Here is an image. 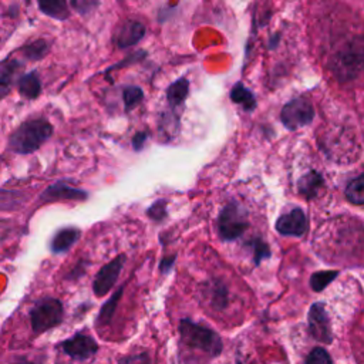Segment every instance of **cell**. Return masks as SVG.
I'll return each instance as SVG.
<instances>
[{
    "label": "cell",
    "instance_id": "cell-20",
    "mask_svg": "<svg viewBox=\"0 0 364 364\" xmlns=\"http://www.w3.org/2000/svg\"><path fill=\"white\" fill-rule=\"evenodd\" d=\"M122 290H124V286H121V287L111 296V299L101 307L100 314H98V317H97V323H98L100 326H107V324L111 323L112 316H114V311H115V307H117V304H118V300H119V297L122 296Z\"/></svg>",
    "mask_w": 364,
    "mask_h": 364
},
{
    "label": "cell",
    "instance_id": "cell-8",
    "mask_svg": "<svg viewBox=\"0 0 364 364\" xmlns=\"http://www.w3.org/2000/svg\"><path fill=\"white\" fill-rule=\"evenodd\" d=\"M307 320H309V333L314 340L326 344L331 343L333 334H331L330 320L323 303L311 304Z\"/></svg>",
    "mask_w": 364,
    "mask_h": 364
},
{
    "label": "cell",
    "instance_id": "cell-28",
    "mask_svg": "<svg viewBox=\"0 0 364 364\" xmlns=\"http://www.w3.org/2000/svg\"><path fill=\"white\" fill-rule=\"evenodd\" d=\"M148 216L156 222H161L162 219L166 218V200L165 199H158L155 200L146 210Z\"/></svg>",
    "mask_w": 364,
    "mask_h": 364
},
{
    "label": "cell",
    "instance_id": "cell-26",
    "mask_svg": "<svg viewBox=\"0 0 364 364\" xmlns=\"http://www.w3.org/2000/svg\"><path fill=\"white\" fill-rule=\"evenodd\" d=\"M304 364H333V361L330 354L323 347H316L309 353Z\"/></svg>",
    "mask_w": 364,
    "mask_h": 364
},
{
    "label": "cell",
    "instance_id": "cell-32",
    "mask_svg": "<svg viewBox=\"0 0 364 364\" xmlns=\"http://www.w3.org/2000/svg\"><path fill=\"white\" fill-rule=\"evenodd\" d=\"M18 364H27V363H18Z\"/></svg>",
    "mask_w": 364,
    "mask_h": 364
},
{
    "label": "cell",
    "instance_id": "cell-12",
    "mask_svg": "<svg viewBox=\"0 0 364 364\" xmlns=\"http://www.w3.org/2000/svg\"><path fill=\"white\" fill-rule=\"evenodd\" d=\"M144 36H145V26L139 21L128 20L118 28L115 36V44L119 48H127L129 46L139 43Z\"/></svg>",
    "mask_w": 364,
    "mask_h": 364
},
{
    "label": "cell",
    "instance_id": "cell-10",
    "mask_svg": "<svg viewBox=\"0 0 364 364\" xmlns=\"http://www.w3.org/2000/svg\"><path fill=\"white\" fill-rule=\"evenodd\" d=\"M276 230L284 236H303L309 228L307 218L300 208H294L279 216L274 225Z\"/></svg>",
    "mask_w": 364,
    "mask_h": 364
},
{
    "label": "cell",
    "instance_id": "cell-23",
    "mask_svg": "<svg viewBox=\"0 0 364 364\" xmlns=\"http://www.w3.org/2000/svg\"><path fill=\"white\" fill-rule=\"evenodd\" d=\"M247 245L253 249V260H255V264H259L262 260L269 259L270 255H272L269 245H267L262 237H259V236L250 239Z\"/></svg>",
    "mask_w": 364,
    "mask_h": 364
},
{
    "label": "cell",
    "instance_id": "cell-24",
    "mask_svg": "<svg viewBox=\"0 0 364 364\" xmlns=\"http://www.w3.org/2000/svg\"><path fill=\"white\" fill-rule=\"evenodd\" d=\"M142 98H144V92L136 85H128L122 91V100H124V105H125L127 111L136 107L142 101Z\"/></svg>",
    "mask_w": 364,
    "mask_h": 364
},
{
    "label": "cell",
    "instance_id": "cell-18",
    "mask_svg": "<svg viewBox=\"0 0 364 364\" xmlns=\"http://www.w3.org/2000/svg\"><path fill=\"white\" fill-rule=\"evenodd\" d=\"M18 91L23 97L33 100L37 98L41 91V84L38 80V75L36 73H28L23 75L18 81Z\"/></svg>",
    "mask_w": 364,
    "mask_h": 364
},
{
    "label": "cell",
    "instance_id": "cell-5",
    "mask_svg": "<svg viewBox=\"0 0 364 364\" xmlns=\"http://www.w3.org/2000/svg\"><path fill=\"white\" fill-rule=\"evenodd\" d=\"M64 310L58 299L46 297L34 303L30 310V324L36 334L47 331L63 321Z\"/></svg>",
    "mask_w": 364,
    "mask_h": 364
},
{
    "label": "cell",
    "instance_id": "cell-1",
    "mask_svg": "<svg viewBox=\"0 0 364 364\" xmlns=\"http://www.w3.org/2000/svg\"><path fill=\"white\" fill-rule=\"evenodd\" d=\"M330 70L338 81H351L364 70V34L354 36L336 51Z\"/></svg>",
    "mask_w": 364,
    "mask_h": 364
},
{
    "label": "cell",
    "instance_id": "cell-21",
    "mask_svg": "<svg viewBox=\"0 0 364 364\" xmlns=\"http://www.w3.org/2000/svg\"><path fill=\"white\" fill-rule=\"evenodd\" d=\"M346 196L354 205H364V173L350 181L346 188Z\"/></svg>",
    "mask_w": 364,
    "mask_h": 364
},
{
    "label": "cell",
    "instance_id": "cell-3",
    "mask_svg": "<svg viewBox=\"0 0 364 364\" xmlns=\"http://www.w3.org/2000/svg\"><path fill=\"white\" fill-rule=\"evenodd\" d=\"M179 334L183 344L202 350L210 357H218L222 353L223 343L220 336L206 326L183 318L179 321Z\"/></svg>",
    "mask_w": 364,
    "mask_h": 364
},
{
    "label": "cell",
    "instance_id": "cell-11",
    "mask_svg": "<svg viewBox=\"0 0 364 364\" xmlns=\"http://www.w3.org/2000/svg\"><path fill=\"white\" fill-rule=\"evenodd\" d=\"M87 198H88V193L85 191L73 188V186H70L64 181H60V182H55V183L50 185L40 195V199L46 200V202L61 200V199H67V200H85Z\"/></svg>",
    "mask_w": 364,
    "mask_h": 364
},
{
    "label": "cell",
    "instance_id": "cell-17",
    "mask_svg": "<svg viewBox=\"0 0 364 364\" xmlns=\"http://www.w3.org/2000/svg\"><path fill=\"white\" fill-rule=\"evenodd\" d=\"M189 91V82L186 78H178L175 82H172L166 90V100L172 107L181 105L185 98L188 97Z\"/></svg>",
    "mask_w": 364,
    "mask_h": 364
},
{
    "label": "cell",
    "instance_id": "cell-31",
    "mask_svg": "<svg viewBox=\"0 0 364 364\" xmlns=\"http://www.w3.org/2000/svg\"><path fill=\"white\" fill-rule=\"evenodd\" d=\"M146 138H148V134H146V132H136L135 136H134V139H132V146H134V149H136V151L142 149V146H144Z\"/></svg>",
    "mask_w": 364,
    "mask_h": 364
},
{
    "label": "cell",
    "instance_id": "cell-30",
    "mask_svg": "<svg viewBox=\"0 0 364 364\" xmlns=\"http://www.w3.org/2000/svg\"><path fill=\"white\" fill-rule=\"evenodd\" d=\"M173 262H175V256H165L161 262H159V272L162 274H166L171 272L172 266H173Z\"/></svg>",
    "mask_w": 364,
    "mask_h": 364
},
{
    "label": "cell",
    "instance_id": "cell-2",
    "mask_svg": "<svg viewBox=\"0 0 364 364\" xmlns=\"http://www.w3.org/2000/svg\"><path fill=\"white\" fill-rule=\"evenodd\" d=\"M53 135V127L46 119H30L23 122L9 138V148L16 154H31L37 151Z\"/></svg>",
    "mask_w": 364,
    "mask_h": 364
},
{
    "label": "cell",
    "instance_id": "cell-22",
    "mask_svg": "<svg viewBox=\"0 0 364 364\" xmlns=\"http://www.w3.org/2000/svg\"><path fill=\"white\" fill-rule=\"evenodd\" d=\"M338 276L337 270H320L311 274L310 277V287L314 291L324 290L336 277Z\"/></svg>",
    "mask_w": 364,
    "mask_h": 364
},
{
    "label": "cell",
    "instance_id": "cell-13",
    "mask_svg": "<svg viewBox=\"0 0 364 364\" xmlns=\"http://www.w3.org/2000/svg\"><path fill=\"white\" fill-rule=\"evenodd\" d=\"M80 230L75 228H64L60 229L51 239L50 247L53 253H64L67 252L80 237Z\"/></svg>",
    "mask_w": 364,
    "mask_h": 364
},
{
    "label": "cell",
    "instance_id": "cell-7",
    "mask_svg": "<svg viewBox=\"0 0 364 364\" xmlns=\"http://www.w3.org/2000/svg\"><path fill=\"white\" fill-rule=\"evenodd\" d=\"M125 260H127L125 255H118L115 259H112L98 270L92 282V290L95 296L98 297L105 296L112 289L114 283L119 277V273L124 267Z\"/></svg>",
    "mask_w": 364,
    "mask_h": 364
},
{
    "label": "cell",
    "instance_id": "cell-19",
    "mask_svg": "<svg viewBox=\"0 0 364 364\" xmlns=\"http://www.w3.org/2000/svg\"><path fill=\"white\" fill-rule=\"evenodd\" d=\"M21 64L16 60H10V61H6L1 64V74H0V87H1V94L6 95L9 88L11 87L13 84V80H14V75L16 73L20 70Z\"/></svg>",
    "mask_w": 364,
    "mask_h": 364
},
{
    "label": "cell",
    "instance_id": "cell-25",
    "mask_svg": "<svg viewBox=\"0 0 364 364\" xmlns=\"http://www.w3.org/2000/svg\"><path fill=\"white\" fill-rule=\"evenodd\" d=\"M24 55L30 60H40L46 55L48 51V44L44 40H36L34 43H30L24 47Z\"/></svg>",
    "mask_w": 364,
    "mask_h": 364
},
{
    "label": "cell",
    "instance_id": "cell-14",
    "mask_svg": "<svg viewBox=\"0 0 364 364\" xmlns=\"http://www.w3.org/2000/svg\"><path fill=\"white\" fill-rule=\"evenodd\" d=\"M324 186V179L323 176L316 172V171H310L307 173H304L299 182H297V188H299V192L307 198V199H311L314 196L318 195L320 189Z\"/></svg>",
    "mask_w": 364,
    "mask_h": 364
},
{
    "label": "cell",
    "instance_id": "cell-15",
    "mask_svg": "<svg viewBox=\"0 0 364 364\" xmlns=\"http://www.w3.org/2000/svg\"><path fill=\"white\" fill-rule=\"evenodd\" d=\"M230 100L239 105H242V108L245 111H253L256 108V98L253 95V92L246 88L242 82H236L230 91Z\"/></svg>",
    "mask_w": 364,
    "mask_h": 364
},
{
    "label": "cell",
    "instance_id": "cell-16",
    "mask_svg": "<svg viewBox=\"0 0 364 364\" xmlns=\"http://www.w3.org/2000/svg\"><path fill=\"white\" fill-rule=\"evenodd\" d=\"M40 10L55 20H65L68 17V7L65 0H37Z\"/></svg>",
    "mask_w": 364,
    "mask_h": 364
},
{
    "label": "cell",
    "instance_id": "cell-9",
    "mask_svg": "<svg viewBox=\"0 0 364 364\" xmlns=\"http://www.w3.org/2000/svg\"><path fill=\"white\" fill-rule=\"evenodd\" d=\"M61 348L71 358L84 361L97 353L98 344L91 336L77 333V334H74V337L63 341Z\"/></svg>",
    "mask_w": 364,
    "mask_h": 364
},
{
    "label": "cell",
    "instance_id": "cell-6",
    "mask_svg": "<svg viewBox=\"0 0 364 364\" xmlns=\"http://www.w3.org/2000/svg\"><path fill=\"white\" fill-rule=\"evenodd\" d=\"M313 118L314 108L306 98H294L289 101L280 111V119L283 125L290 131L309 125Z\"/></svg>",
    "mask_w": 364,
    "mask_h": 364
},
{
    "label": "cell",
    "instance_id": "cell-27",
    "mask_svg": "<svg viewBox=\"0 0 364 364\" xmlns=\"http://www.w3.org/2000/svg\"><path fill=\"white\" fill-rule=\"evenodd\" d=\"M70 4L77 13L87 16L98 7L100 0H70Z\"/></svg>",
    "mask_w": 364,
    "mask_h": 364
},
{
    "label": "cell",
    "instance_id": "cell-29",
    "mask_svg": "<svg viewBox=\"0 0 364 364\" xmlns=\"http://www.w3.org/2000/svg\"><path fill=\"white\" fill-rule=\"evenodd\" d=\"M118 364H151V360L146 353H139L122 357Z\"/></svg>",
    "mask_w": 364,
    "mask_h": 364
},
{
    "label": "cell",
    "instance_id": "cell-4",
    "mask_svg": "<svg viewBox=\"0 0 364 364\" xmlns=\"http://www.w3.org/2000/svg\"><path fill=\"white\" fill-rule=\"evenodd\" d=\"M216 226L222 240H235L239 236H242L245 230L249 228L247 215L237 202L230 200L219 212Z\"/></svg>",
    "mask_w": 364,
    "mask_h": 364
}]
</instances>
